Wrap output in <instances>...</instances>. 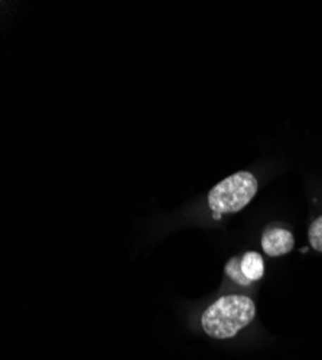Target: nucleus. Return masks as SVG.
Wrapping results in <instances>:
<instances>
[{
    "instance_id": "nucleus-6",
    "label": "nucleus",
    "mask_w": 322,
    "mask_h": 360,
    "mask_svg": "<svg viewBox=\"0 0 322 360\" xmlns=\"http://www.w3.org/2000/svg\"><path fill=\"white\" fill-rule=\"evenodd\" d=\"M309 243L315 251L322 252V217L315 219L309 226Z\"/></svg>"
},
{
    "instance_id": "nucleus-1",
    "label": "nucleus",
    "mask_w": 322,
    "mask_h": 360,
    "mask_svg": "<svg viewBox=\"0 0 322 360\" xmlns=\"http://www.w3.org/2000/svg\"><path fill=\"white\" fill-rule=\"evenodd\" d=\"M254 314L256 306L252 298L236 294L224 295L204 311L201 326L214 339H231L253 321Z\"/></svg>"
},
{
    "instance_id": "nucleus-2",
    "label": "nucleus",
    "mask_w": 322,
    "mask_h": 360,
    "mask_svg": "<svg viewBox=\"0 0 322 360\" xmlns=\"http://www.w3.org/2000/svg\"><path fill=\"white\" fill-rule=\"evenodd\" d=\"M257 192V180L249 172H239L225 177L209 193V206L214 214L240 212Z\"/></svg>"
},
{
    "instance_id": "nucleus-4",
    "label": "nucleus",
    "mask_w": 322,
    "mask_h": 360,
    "mask_svg": "<svg viewBox=\"0 0 322 360\" xmlns=\"http://www.w3.org/2000/svg\"><path fill=\"white\" fill-rule=\"evenodd\" d=\"M242 271L250 281H257L265 274V262L257 252H246L242 258Z\"/></svg>"
},
{
    "instance_id": "nucleus-3",
    "label": "nucleus",
    "mask_w": 322,
    "mask_h": 360,
    "mask_svg": "<svg viewBox=\"0 0 322 360\" xmlns=\"http://www.w3.org/2000/svg\"><path fill=\"white\" fill-rule=\"evenodd\" d=\"M294 235L282 228H271L261 236V248L269 257L286 255L294 250Z\"/></svg>"
},
{
    "instance_id": "nucleus-5",
    "label": "nucleus",
    "mask_w": 322,
    "mask_h": 360,
    "mask_svg": "<svg viewBox=\"0 0 322 360\" xmlns=\"http://www.w3.org/2000/svg\"><path fill=\"white\" fill-rule=\"evenodd\" d=\"M225 274L240 285H249L252 284L250 280H247L242 271V259L240 258H231L225 265Z\"/></svg>"
}]
</instances>
